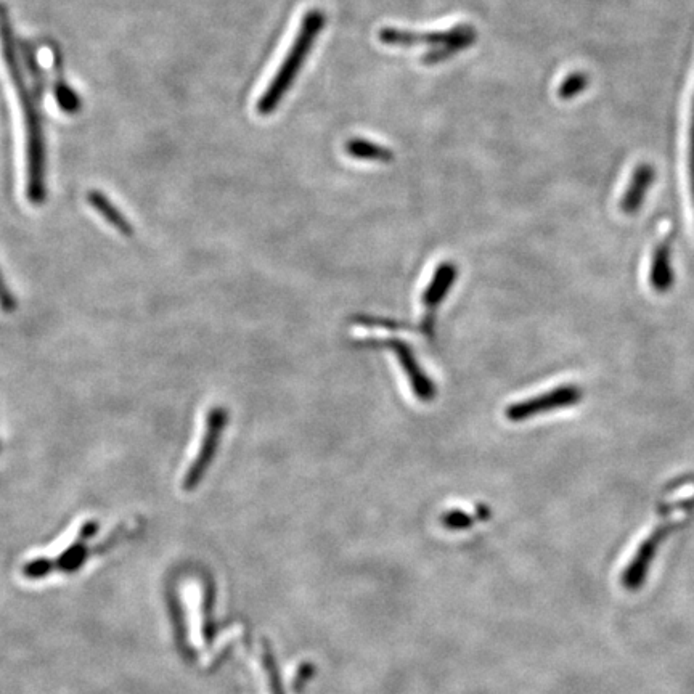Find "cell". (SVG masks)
I'll list each match as a JSON object with an SVG mask.
<instances>
[{"label":"cell","instance_id":"7a4b0ae2","mask_svg":"<svg viewBox=\"0 0 694 694\" xmlns=\"http://www.w3.org/2000/svg\"><path fill=\"white\" fill-rule=\"evenodd\" d=\"M325 13L319 9H312L304 15L301 26H299L298 36L294 37L285 60L274 74V79L270 82L264 94L258 100L259 115L266 116L274 113L278 105L282 102L286 92L293 84L294 78L298 76L299 70L303 68L307 55L311 54L312 45L319 36L323 26H325Z\"/></svg>","mask_w":694,"mask_h":694},{"label":"cell","instance_id":"9c48e42d","mask_svg":"<svg viewBox=\"0 0 694 694\" xmlns=\"http://www.w3.org/2000/svg\"><path fill=\"white\" fill-rule=\"evenodd\" d=\"M457 274V266L452 262H444L437 267L433 280L423 293V304H425L426 309L431 311L429 314H433L434 309L444 301L445 294L449 293L450 288L457 280Z\"/></svg>","mask_w":694,"mask_h":694},{"label":"cell","instance_id":"5bb4252c","mask_svg":"<svg viewBox=\"0 0 694 694\" xmlns=\"http://www.w3.org/2000/svg\"><path fill=\"white\" fill-rule=\"evenodd\" d=\"M587 86V74L572 73L569 74L568 78L561 82L560 89H558V95H560L563 100H569V98H574L577 97V95L582 94Z\"/></svg>","mask_w":694,"mask_h":694},{"label":"cell","instance_id":"2e32d148","mask_svg":"<svg viewBox=\"0 0 694 694\" xmlns=\"http://www.w3.org/2000/svg\"><path fill=\"white\" fill-rule=\"evenodd\" d=\"M0 307H2V311L7 312V314L17 309V299L13 296L12 291L9 290V286L5 285L2 274H0Z\"/></svg>","mask_w":694,"mask_h":694},{"label":"cell","instance_id":"30bf717a","mask_svg":"<svg viewBox=\"0 0 694 694\" xmlns=\"http://www.w3.org/2000/svg\"><path fill=\"white\" fill-rule=\"evenodd\" d=\"M87 201L123 237L129 238L134 235V227H132L131 222L127 221L126 216L111 203L110 198L105 193L98 192V190H90L87 193Z\"/></svg>","mask_w":694,"mask_h":694},{"label":"cell","instance_id":"e0dca14e","mask_svg":"<svg viewBox=\"0 0 694 694\" xmlns=\"http://www.w3.org/2000/svg\"><path fill=\"white\" fill-rule=\"evenodd\" d=\"M688 164H690L691 195H693V203H694V98H693V110H691L690 158H688Z\"/></svg>","mask_w":694,"mask_h":694},{"label":"cell","instance_id":"4fadbf2b","mask_svg":"<svg viewBox=\"0 0 694 694\" xmlns=\"http://www.w3.org/2000/svg\"><path fill=\"white\" fill-rule=\"evenodd\" d=\"M262 664H264V672H266L267 685H269L270 693L285 694L282 683H280V677H278L274 653H272L269 646H264V651H262Z\"/></svg>","mask_w":694,"mask_h":694},{"label":"cell","instance_id":"3957f363","mask_svg":"<svg viewBox=\"0 0 694 694\" xmlns=\"http://www.w3.org/2000/svg\"><path fill=\"white\" fill-rule=\"evenodd\" d=\"M381 44L384 45H433V49L423 58L428 65L442 62L460 50H465L476 41V31L471 25H458L457 28L434 33H413L404 29L383 28L380 33Z\"/></svg>","mask_w":694,"mask_h":694},{"label":"cell","instance_id":"277c9868","mask_svg":"<svg viewBox=\"0 0 694 694\" xmlns=\"http://www.w3.org/2000/svg\"><path fill=\"white\" fill-rule=\"evenodd\" d=\"M582 396H584V392L576 384H561L560 388L510 405L507 409V418L510 421H516V423L531 420V418L539 417L543 413L568 409L572 405L579 404L582 401Z\"/></svg>","mask_w":694,"mask_h":694},{"label":"cell","instance_id":"ba28073f","mask_svg":"<svg viewBox=\"0 0 694 694\" xmlns=\"http://www.w3.org/2000/svg\"><path fill=\"white\" fill-rule=\"evenodd\" d=\"M654 168L651 164H640L633 172L629 187L625 188L621 200L622 213L635 214L645 201L646 193L650 190L654 180Z\"/></svg>","mask_w":694,"mask_h":694},{"label":"cell","instance_id":"5b68a950","mask_svg":"<svg viewBox=\"0 0 694 694\" xmlns=\"http://www.w3.org/2000/svg\"><path fill=\"white\" fill-rule=\"evenodd\" d=\"M229 420V413L224 407H213L209 410L208 418H206L205 437L200 445V452L193 460L192 466L188 468L184 479V489L193 490L201 479L205 476L209 466L213 463L216 457L217 447L221 444L222 433H224L225 425Z\"/></svg>","mask_w":694,"mask_h":694},{"label":"cell","instance_id":"7c38bea8","mask_svg":"<svg viewBox=\"0 0 694 694\" xmlns=\"http://www.w3.org/2000/svg\"><path fill=\"white\" fill-rule=\"evenodd\" d=\"M344 150L347 155L356 160L381 161V163L392 160L391 150L367 139H351L344 145Z\"/></svg>","mask_w":694,"mask_h":694},{"label":"cell","instance_id":"8fae6325","mask_svg":"<svg viewBox=\"0 0 694 694\" xmlns=\"http://www.w3.org/2000/svg\"><path fill=\"white\" fill-rule=\"evenodd\" d=\"M52 62L55 65V84H54V94L57 98L58 107L62 108L66 113H76L81 108V98L74 92L73 87L66 82L65 73H63L62 57L58 54V50H55L54 55H52Z\"/></svg>","mask_w":694,"mask_h":694},{"label":"cell","instance_id":"6da1fadb","mask_svg":"<svg viewBox=\"0 0 694 694\" xmlns=\"http://www.w3.org/2000/svg\"><path fill=\"white\" fill-rule=\"evenodd\" d=\"M0 45L5 68L9 73L10 82L15 87L21 116L25 124L26 139V196L29 203L42 205L47 195L45 187V139L42 131L41 105L42 100L33 94L21 71L20 50L15 41L9 7L0 2Z\"/></svg>","mask_w":694,"mask_h":694},{"label":"cell","instance_id":"52a82bcc","mask_svg":"<svg viewBox=\"0 0 694 694\" xmlns=\"http://www.w3.org/2000/svg\"><path fill=\"white\" fill-rule=\"evenodd\" d=\"M650 285L658 293H667L674 285L672 241L670 238L659 241V245L654 248L650 267Z\"/></svg>","mask_w":694,"mask_h":694},{"label":"cell","instance_id":"9a60e30c","mask_svg":"<svg viewBox=\"0 0 694 694\" xmlns=\"http://www.w3.org/2000/svg\"><path fill=\"white\" fill-rule=\"evenodd\" d=\"M442 523L449 529H466L473 523V518L463 513V511H450V513H445Z\"/></svg>","mask_w":694,"mask_h":694},{"label":"cell","instance_id":"8992f818","mask_svg":"<svg viewBox=\"0 0 694 694\" xmlns=\"http://www.w3.org/2000/svg\"><path fill=\"white\" fill-rule=\"evenodd\" d=\"M365 346H386L391 349L394 354H396L397 359L401 362L402 368H404L405 375L409 378L410 384H412L413 392L415 396L420 399L421 402H431L436 396V388H434L433 381L429 380L425 372L421 370L420 365H418L417 359H415V354H413L412 349H410L409 344L404 343L401 339H384V341H365Z\"/></svg>","mask_w":694,"mask_h":694}]
</instances>
